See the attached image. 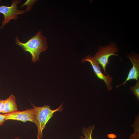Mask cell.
<instances>
[{
    "instance_id": "obj_1",
    "label": "cell",
    "mask_w": 139,
    "mask_h": 139,
    "mask_svg": "<svg viewBox=\"0 0 139 139\" xmlns=\"http://www.w3.org/2000/svg\"><path fill=\"white\" fill-rule=\"evenodd\" d=\"M47 38L43 36L41 30L25 42L22 43L16 36L15 42L25 51L29 52L32 56V61L34 63L39 60L40 53L45 52L48 48Z\"/></svg>"
},
{
    "instance_id": "obj_2",
    "label": "cell",
    "mask_w": 139,
    "mask_h": 139,
    "mask_svg": "<svg viewBox=\"0 0 139 139\" xmlns=\"http://www.w3.org/2000/svg\"><path fill=\"white\" fill-rule=\"evenodd\" d=\"M62 103L56 109L52 110L50 106L45 105L41 107L35 106L32 103L35 116V123L37 127V137L38 139H43V131L49 119L52 117L54 114L57 111H62Z\"/></svg>"
},
{
    "instance_id": "obj_3",
    "label": "cell",
    "mask_w": 139,
    "mask_h": 139,
    "mask_svg": "<svg viewBox=\"0 0 139 139\" xmlns=\"http://www.w3.org/2000/svg\"><path fill=\"white\" fill-rule=\"evenodd\" d=\"M119 51L116 45L113 42H111L106 46L103 47L100 46L95 54L93 56L94 59L101 66L106 75H107L106 70L107 65L109 63V57L112 55L118 56V54L115 53Z\"/></svg>"
},
{
    "instance_id": "obj_4",
    "label": "cell",
    "mask_w": 139,
    "mask_h": 139,
    "mask_svg": "<svg viewBox=\"0 0 139 139\" xmlns=\"http://www.w3.org/2000/svg\"><path fill=\"white\" fill-rule=\"evenodd\" d=\"M21 2L20 0H14L12 1V4L10 6H0V13L3 14L4 18L1 28H2L10 20L13 19L16 20L18 18V15L26 12L25 10H20L18 9V4Z\"/></svg>"
},
{
    "instance_id": "obj_5",
    "label": "cell",
    "mask_w": 139,
    "mask_h": 139,
    "mask_svg": "<svg viewBox=\"0 0 139 139\" xmlns=\"http://www.w3.org/2000/svg\"><path fill=\"white\" fill-rule=\"evenodd\" d=\"M82 63L87 61L91 64L93 71L97 77L103 80L106 84L107 89L108 90L111 91L113 88L112 82L113 77L111 75L104 74L101 70V67L94 59L93 56L90 55H88L81 60Z\"/></svg>"
},
{
    "instance_id": "obj_6",
    "label": "cell",
    "mask_w": 139,
    "mask_h": 139,
    "mask_svg": "<svg viewBox=\"0 0 139 139\" xmlns=\"http://www.w3.org/2000/svg\"><path fill=\"white\" fill-rule=\"evenodd\" d=\"M127 57L131 61L132 66L129 70L126 80L121 84L117 85V88L126 84L127 81L131 80H135L136 81L139 80V56L136 53L133 52L130 54H128Z\"/></svg>"
},
{
    "instance_id": "obj_7",
    "label": "cell",
    "mask_w": 139,
    "mask_h": 139,
    "mask_svg": "<svg viewBox=\"0 0 139 139\" xmlns=\"http://www.w3.org/2000/svg\"><path fill=\"white\" fill-rule=\"evenodd\" d=\"M4 114L5 120H12L23 122L30 121L34 123H35V114L33 108L22 111L18 110L13 113Z\"/></svg>"
},
{
    "instance_id": "obj_8",
    "label": "cell",
    "mask_w": 139,
    "mask_h": 139,
    "mask_svg": "<svg viewBox=\"0 0 139 139\" xmlns=\"http://www.w3.org/2000/svg\"><path fill=\"white\" fill-rule=\"evenodd\" d=\"M18 111L15 97L13 95L11 94L8 98L5 100L4 108L2 113L8 114Z\"/></svg>"
},
{
    "instance_id": "obj_9",
    "label": "cell",
    "mask_w": 139,
    "mask_h": 139,
    "mask_svg": "<svg viewBox=\"0 0 139 139\" xmlns=\"http://www.w3.org/2000/svg\"><path fill=\"white\" fill-rule=\"evenodd\" d=\"M95 127V125H90L88 128L84 127L83 128L82 132L85 137L83 139H92V134Z\"/></svg>"
},
{
    "instance_id": "obj_10",
    "label": "cell",
    "mask_w": 139,
    "mask_h": 139,
    "mask_svg": "<svg viewBox=\"0 0 139 139\" xmlns=\"http://www.w3.org/2000/svg\"><path fill=\"white\" fill-rule=\"evenodd\" d=\"M129 89L132 94L135 96L137 100L139 101V80L136 81L135 85L130 87Z\"/></svg>"
},
{
    "instance_id": "obj_11",
    "label": "cell",
    "mask_w": 139,
    "mask_h": 139,
    "mask_svg": "<svg viewBox=\"0 0 139 139\" xmlns=\"http://www.w3.org/2000/svg\"><path fill=\"white\" fill-rule=\"evenodd\" d=\"M37 1H38L27 0L24 4L21 5V8H22L24 6L27 5V7L25 10L26 12L28 11L32 8V6Z\"/></svg>"
},
{
    "instance_id": "obj_12",
    "label": "cell",
    "mask_w": 139,
    "mask_h": 139,
    "mask_svg": "<svg viewBox=\"0 0 139 139\" xmlns=\"http://www.w3.org/2000/svg\"><path fill=\"white\" fill-rule=\"evenodd\" d=\"M134 133L132 134L128 139H139V128H133Z\"/></svg>"
},
{
    "instance_id": "obj_13",
    "label": "cell",
    "mask_w": 139,
    "mask_h": 139,
    "mask_svg": "<svg viewBox=\"0 0 139 139\" xmlns=\"http://www.w3.org/2000/svg\"><path fill=\"white\" fill-rule=\"evenodd\" d=\"M5 114H0V126L3 125L5 121Z\"/></svg>"
},
{
    "instance_id": "obj_14",
    "label": "cell",
    "mask_w": 139,
    "mask_h": 139,
    "mask_svg": "<svg viewBox=\"0 0 139 139\" xmlns=\"http://www.w3.org/2000/svg\"><path fill=\"white\" fill-rule=\"evenodd\" d=\"M5 100H0V113H2L3 110Z\"/></svg>"
},
{
    "instance_id": "obj_15",
    "label": "cell",
    "mask_w": 139,
    "mask_h": 139,
    "mask_svg": "<svg viewBox=\"0 0 139 139\" xmlns=\"http://www.w3.org/2000/svg\"><path fill=\"white\" fill-rule=\"evenodd\" d=\"M15 139H20V138L18 136L15 138Z\"/></svg>"
},
{
    "instance_id": "obj_16",
    "label": "cell",
    "mask_w": 139,
    "mask_h": 139,
    "mask_svg": "<svg viewBox=\"0 0 139 139\" xmlns=\"http://www.w3.org/2000/svg\"><path fill=\"white\" fill-rule=\"evenodd\" d=\"M83 136H81L80 138V139H83Z\"/></svg>"
}]
</instances>
